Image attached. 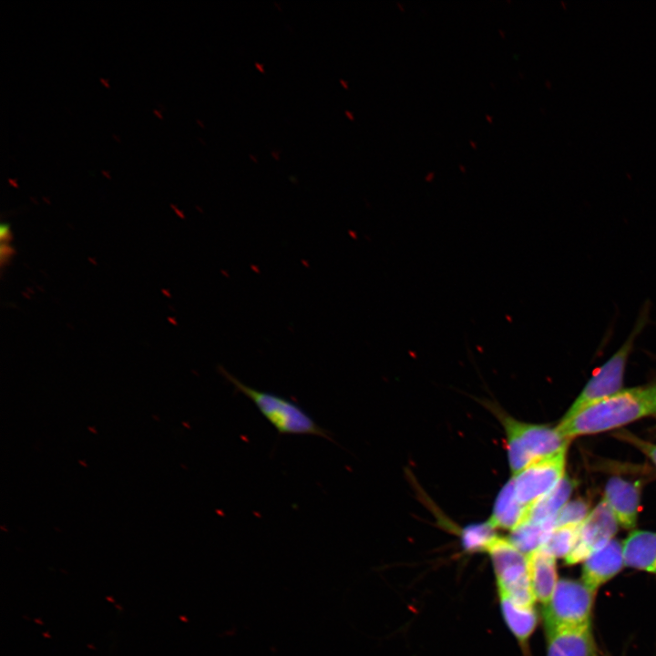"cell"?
<instances>
[{
	"label": "cell",
	"instance_id": "6da1fadb",
	"mask_svg": "<svg viewBox=\"0 0 656 656\" xmlns=\"http://www.w3.org/2000/svg\"><path fill=\"white\" fill-rule=\"evenodd\" d=\"M648 415H656V384L620 390L569 418H562L557 429L569 439L608 431Z\"/></svg>",
	"mask_w": 656,
	"mask_h": 656
},
{
	"label": "cell",
	"instance_id": "7a4b0ae2",
	"mask_svg": "<svg viewBox=\"0 0 656 656\" xmlns=\"http://www.w3.org/2000/svg\"><path fill=\"white\" fill-rule=\"evenodd\" d=\"M219 369L236 392L241 393L255 405L279 435L315 436L335 443L333 434L295 402L274 393L251 387L221 366Z\"/></svg>",
	"mask_w": 656,
	"mask_h": 656
},
{
	"label": "cell",
	"instance_id": "3957f363",
	"mask_svg": "<svg viewBox=\"0 0 656 656\" xmlns=\"http://www.w3.org/2000/svg\"><path fill=\"white\" fill-rule=\"evenodd\" d=\"M506 432L510 468L517 474L537 459L568 448L569 439L558 429L519 422L497 413Z\"/></svg>",
	"mask_w": 656,
	"mask_h": 656
},
{
	"label": "cell",
	"instance_id": "277c9868",
	"mask_svg": "<svg viewBox=\"0 0 656 656\" xmlns=\"http://www.w3.org/2000/svg\"><path fill=\"white\" fill-rule=\"evenodd\" d=\"M596 589L583 580L561 579L549 601L543 619L546 631L589 624Z\"/></svg>",
	"mask_w": 656,
	"mask_h": 656
},
{
	"label": "cell",
	"instance_id": "5b68a950",
	"mask_svg": "<svg viewBox=\"0 0 656 656\" xmlns=\"http://www.w3.org/2000/svg\"><path fill=\"white\" fill-rule=\"evenodd\" d=\"M494 567L498 593L525 605H534L528 559L508 539L497 537L487 551Z\"/></svg>",
	"mask_w": 656,
	"mask_h": 656
},
{
	"label": "cell",
	"instance_id": "8992f818",
	"mask_svg": "<svg viewBox=\"0 0 656 656\" xmlns=\"http://www.w3.org/2000/svg\"><path fill=\"white\" fill-rule=\"evenodd\" d=\"M644 320L639 322L621 347L603 364L587 383L563 418H569L586 407L608 398L621 390L628 357Z\"/></svg>",
	"mask_w": 656,
	"mask_h": 656
},
{
	"label": "cell",
	"instance_id": "52a82bcc",
	"mask_svg": "<svg viewBox=\"0 0 656 656\" xmlns=\"http://www.w3.org/2000/svg\"><path fill=\"white\" fill-rule=\"evenodd\" d=\"M567 448L535 460L511 478L518 501L529 507L565 476Z\"/></svg>",
	"mask_w": 656,
	"mask_h": 656
},
{
	"label": "cell",
	"instance_id": "ba28073f",
	"mask_svg": "<svg viewBox=\"0 0 656 656\" xmlns=\"http://www.w3.org/2000/svg\"><path fill=\"white\" fill-rule=\"evenodd\" d=\"M618 524L607 502H600L581 523L575 546L565 558L566 564L583 561L592 552L608 544L616 534Z\"/></svg>",
	"mask_w": 656,
	"mask_h": 656
},
{
	"label": "cell",
	"instance_id": "9c48e42d",
	"mask_svg": "<svg viewBox=\"0 0 656 656\" xmlns=\"http://www.w3.org/2000/svg\"><path fill=\"white\" fill-rule=\"evenodd\" d=\"M640 496V487L621 477H610L605 486L604 500L618 523L626 529H632L637 524Z\"/></svg>",
	"mask_w": 656,
	"mask_h": 656
},
{
	"label": "cell",
	"instance_id": "30bf717a",
	"mask_svg": "<svg viewBox=\"0 0 656 656\" xmlns=\"http://www.w3.org/2000/svg\"><path fill=\"white\" fill-rule=\"evenodd\" d=\"M624 566L622 544L612 538L584 560L582 580L588 586L597 589L598 587L616 576Z\"/></svg>",
	"mask_w": 656,
	"mask_h": 656
},
{
	"label": "cell",
	"instance_id": "8fae6325",
	"mask_svg": "<svg viewBox=\"0 0 656 656\" xmlns=\"http://www.w3.org/2000/svg\"><path fill=\"white\" fill-rule=\"evenodd\" d=\"M547 656H598L589 624L547 633Z\"/></svg>",
	"mask_w": 656,
	"mask_h": 656
},
{
	"label": "cell",
	"instance_id": "7c38bea8",
	"mask_svg": "<svg viewBox=\"0 0 656 656\" xmlns=\"http://www.w3.org/2000/svg\"><path fill=\"white\" fill-rule=\"evenodd\" d=\"M531 589L536 600L544 606L549 601L558 584L555 558L542 548L528 555Z\"/></svg>",
	"mask_w": 656,
	"mask_h": 656
},
{
	"label": "cell",
	"instance_id": "4fadbf2b",
	"mask_svg": "<svg viewBox=\"0 0 656 656\" xmlns=\"http://www.w3.org/2000/svg\"><path fill=\"white\" fill-rule=\"evenodd\" d=\"M622 547L625 566L656 574V532L632 531Z\"/></svg>",
	"mask_w": 656,
	"mask_h": 656
},
{
	"label": "cell",
	"instance_id": "5bb4252c",
	"mask_svg": "<svg viewBox=\"0 0 656 656\" xmlns=\"http://www.w3.org/2000/svg\"><path fill=\"white\" fill-rule=\"evenodd\" d=\"M498 594L506 624L519 643L525 646L538 621V615L534 605L521 604L506 594Z\"/></svg>",
	"mask_w": 656,
	"mask_h": 656
},
{
	"label": "cell",
	"instance_id": "9a60e30c",
	"mask_svg": "<svg viewBox=\"0 0 656 656\" xmlns=\"http://www.w3.org/2000/svg\"><path fill=\"white\" fill-rule=\"evenodd\" d=\"M528 509L517 498L510 479L498 493L488 522L495 528L513 530L527 519Z\"/></svg>",
	"mask_w": 656,
	"mask_h": 656
},
{
	"label": "cell",
	"instance_id": "2e32d148",
	"mask_svg": "<svg viewBox=\"0 0 656 656\" xmlns=\"http://www.w3.org/2000/svg\"><path fill=\"white\" fill-rule=\"evenodd\" d=\"M574 487V481L564 476L552 490L529 507L526 520L556 523V517L567 504Z\"/></svg>",
	"mask_w": 656,
	"mask_h": 656
},
{
	"label": "cell",
	"instance_id": "e0dca14e",
	"mask_svg": "<svg viewBox=\"0 0 656 656\" xmlns=\"http://www.w3.org/2000/svg\"><path fill=\"white\" fill-rule=\"evenodd\" d=\"M555 528V522L537 523L525 520L511 530L508 540L528 556L545 545Z\"/></svg>",
	"mask_w": 656,
	"mask_h": 656
},
{
	"label": "cell",
	"instance_id": "ac0fdd59",
	"mask_svg": "<svg viewBox=\"0 0 656 656\" xmlns=\"http://www.w3.org/2000/svg\"><path fill=\"white\" fill-rule=\"evenodd\" d=\"M495 529L488 520L464 528L460 532L462 547L468 553L487 552L497 538Z\"/></svg>",
	"mask_w": 656,
	"mask_h": 656
},
{
	"label": "cell",
	"instance_id": "d6986e66",
	"mask_svg": "<svg viewBox=\"0 0 656 656\" xmlns=\"http://www.w3.org/2000/svg\"><path fill=\"white\" fill-rule=\"evenodd\" d=\"M580 525L555 528L541 548L555 559L566 558L575 546Z\"/></svg>",
	"mask_w": 656,
	"mask_h": 656
},
{
	"label": "cell",
	"instance_id": "ffe728a7",
	"mask_svg": "<svg viewBox=\"0 0 656 656\" xmlns=\"http://www.w3.org/2000/svg\"><path fill=\"white\" fill-rule=\"evenodd\" d=\"M589 504L581 498L568 502L556 517V528L580 525L589 514Z\"/></svg>",
	"mask_w": 656,
	"mask_h": 656
},
{
	"label": "cell",
	"instance_id": "44dd1931",
	"mask_svg": "<svg viewBox=\"0 0 656 656\" xmlns=\"http://www.w3.org/2000/svg\"><path fill=\"white\" fill-rule=\"evenodd\" d=\"M624 437L627 441L636 446L638 448H640L644 454H646L652 462L656 465V446L653 444H651L649 442L643 441L639 439L636 436H633L631 435L626 434Z\"/></svg>",
	"mask_w": 656,
	"mask_h": 656
},
{
	"label": "cell",
	"instance_id": "7402d4cb",
	"mask_svg": "<svg viewBox=\"0 0 656 656\" xmlns=\"http://www.w3.org/2000/svg\"><path fill=\"white\" fill-rule=\"evenodd\" d=\"M0 236L1 240H8L10 238V225L7 222H2L0 225Z\"/></svg>",
	"mask_w": 656,
	"mask_h": 656
}]
</instances>
